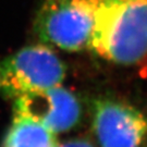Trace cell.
Instances as JSON below:
<instances>
[{"label":"cell","instance_id":"52a82bcc","mask_svg":"<svg viewBox=\"0 0 147 147\" xmlns=\"http://www.w3.org/2000/svg\"><path fill=\"white\" fill-rule=\"evenodd\" d=\"M57 147H95L90 142L84 138H74V140H70L68 142L63 143V144H59Z\"/></svg>","mask_w":147,"mask_h":147},{"label":"cell","instance_id":"3957f363","mask_svg":"<svg viewBox=\"0 0 147 147\" xmlns=\"http://www.w3.org/2000/svg\"><path fill=\"white\" fill-rule=\"evenodd\" d=\"M95 0H44L35 31L44 42L63 50L88 48L94 26Z\"/></svg>","mask_w":147,"mask_h":147},{"label":"cell","instance_id":"277c9868","mask_svg":"<svg viewBox=\"0 0 147 147\" xmlns=\"http://www.w3.org/2000/svg\"><path fill=\"white\" fill-rule=\"evenodd\" d=\"M93 131L99 147H143L147 119L126 102L98 99L93 110Z\"/></svg>","mask_w":147,"mask_h":147},{"label":"cell","instance_id":"8992f818","mask_svg":"<svg viewBox=\"0 0 147 147\" xmlns=\"http://www.w3.org/2000/svg\"><path fill=\"white\" fill-rule=\"evenodd\" d=\"M57 135L40 122L23 116H13L2 147H57Z\"/></svg>","mask_w":147,"mask_h":147},{"label":"cell","instance_id":"7a4b0ae2","mask_svg":"<svg viewBox=\"0 0 147 147\" xmlns=\"http://www.w3.org/2000/svg\"><path fill=\"white\" fill-rule=\"evenodd\" d=\"M65 67L47 46L33 45L0 60V93L16 99L27 93L61 85Z\"/></svg>","mask_w":147,"mask_h":147},{"label":"cell","instance_id":"6da1fadb","mask_svg":"<svg viewBox=\"0 0 147 147\" xmlns=\"http://www.w3.org/2000/svg\"><path fill=\"white\" fill-rule=\"evenodd\" d=\"M88 48L120 65L147 59V0H95Z\"/></svg>","mask_w":147,"mask_h":147},{"label":"cell","instance_id":"5b68a950","mask_svg":"<svg viewBox=\"0 0 147 147\" xmlns=\"http://www.w3.org/2000/svg\"><path fill=\"white\" fill-rule=\"evenodd\" d=\"M13 116H23L40 122L58 135L79 123V99L61 85L22 95L13 99Z\"/></svg>","mask_w":147,"mask_h":147}]
</instances>
